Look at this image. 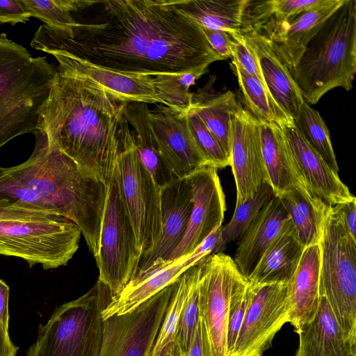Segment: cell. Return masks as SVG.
I'll return each instance as SVG.
<instances>
[{"label": "cell", "instance_id": "obj_11", "mask_svg": "<svg viewBox=\"0 0 356 356\" xmlns=\"http://www.w3.org/2000/svg\"><path fill=\"white\" fill-rule=\"evenodd\" d=\"M175 282L134 311L104 320V336L99 356H149Z\"/></svg>", "mask_w": 356, "mask_h": 356}, {"label": "cell", "instance_id": "obj_24", "mask_svg": "<svg viewBox=\"0 0 356 356\" xmlns=\"http://www.w3.org/2000/svg\"><path fill=\"white\" fill-rule=\"evenodd\" d=\"M295 330L299 338L295 356H356V344L346 339L323 296L313 318Z\"/></svg>", "mask_w": 356, "mask_h": 356}, {"label": "cell", "instance_id": "obj_20", "mask_svg": "<svg viewBox=\"0 0 356 356\" xmlns=\"http://www.w3.org/2000/svg\"><path fill=\"white\" fill-rule=\"evenodd\" d=\"M343 0H326L325 3L288 20L269 18L261 26L253 29L270 39L282 58L291 69L297 63L309 40Z\"/></svg>", "mask_w": 356, "mask_h": 356}, {"label": "cell", "instance_id": "obj_14", "mask_svg": "<svg viewBox=\"0 0 356 356\" xmlns=\"http://www.w3.org/2000/svg\"><path fill=\"white\" fill-rule=\"evenodd\" d=\"M193 199L189 177L175 179L161 188L160 234L152 249L141 257L132 280L170 262L171 257L186 234L193 209Z\"/></svg>", "mask_w": 356, "mask_h": 356}, {"label": "cell", "instance_id": "obj_47", "mask_svg": "<svg viewBox=\"0 0 356 356\" xmlns=\"http://www.w3.org/2000/svg\"><path fill=\"white\" fill-rule=\"evenodd\" d=\"M341 216V220L348 233L355 238L356 232V199L333 206Z\"/></svg>", "mask_w": 356, "mask_h": 356}, {"label": "cell", "instance_id": "obj_40", "mask_svg": "<svg viewBox=\"0 0 356 356\" xmlns=\"http://www.w3.org/2000/svg\"><path fill=\"white\" fill-rule=\"evenodd\" d=\"M250 297V282L245 277L235 287L229 301L227 326V356L233 355Z\"/></svg>", "mask_w": 356, "mask_h": 356}, {"label": "cell", "instance_id": "obj_36", "mask_svg": "<svg viewBox=\"0 0 356 356\" xmlns=\"http://www.w3.org/2000/svg\"><path fill=\"white\" fill-rule=\"evenodd\" d=\"M31 17L52 27H68L75 24L73 13L91 4L92 0H22Z\"/></svg>", "mask_w": 356, "mask_h": 356}, {"label": "cell", "instance_id": "obj_49", "mask_svg": "<svg viewBox=\"0 0 356 356\" xmlns=\"http://www.w3.org/2000/svg\"><path fill=\"white\" fill-rule=\"evenodd\" d=\"M8 298L9 287L0 279V322L8 329Z\"/></svg>", "mask_w": 356, "mask_h": 356}, {"label": "cell", "instance_id": "obj_12", "mask_svg": "<svg viewBox=\"0 0 356 356\" xmlns=\"http://www.w3.org/2000/svg\"><path fill=\"white\" fill-rule=\"evenodd\" d=\"M233 259L220 252L200 264V317L205 325L213 356H227V326L231 296L244 279Z\"/></svg>", "mask_w": 356, "mask_h": 356}, {"label": "cell", "instance_id": "obj_15", "mask_svg": "<svg viewBox=\"0 0 356 356\" xmlns=\"http://www.w3.org/2000/svg\"><path fill=\"white\" fill-rule=\"evenodd\" d=\"M147 118L161 154L177 178L211 166L191 134L185 111L161 104L149 108Z\"/></svg>", "mask_w": 356, "mask_h": 356}, {"label": "cell", "instance_id": "obj_41", "mask_svg": "<svg viewBox=\"0 0 356 356\" xmlns=\"http://www.w3.org/2000/svg\"><path fill=\"white\" fill-rule=\"evenodd\" d=\"M232 35L234 39L232 58L246 72L257 78L267 88L256 54L241 34Z\"/></svg>", "mask_w": 356, "mask_h": 356}, {"label": "cell", "instance_id": "obj_22", "mask_svg": "<svg viewBox=\"0 0 356 356\" xmlns=\"http://www.w3.org/2000/svg\"><path fill=\"white\" fill-rule=\"evenodd\" d=\"M256 54L267 88L283 112L293 120L304 99L275 43L256 29L241 34Z\"/></svg>", "mask_w": 356, "mask_h": 356}, {"label": "cell", "instance_id": "obj_16", "mask_svg": "<svg viewBox=\"0 0 356 356\" xmlns=\"http://www.w3.org/2000/svg\"><path fill=\"white\" fill-rule=\"evenodd\" d=\"M188 177L193 188V209L186 234L170 262L192 254L216 229L221 227L226 210L216 168L206 166Z\"/></svg>", "mask_w": 356, "mask_h": 356}, {"label": "cell", "instance_id": "obj_44", "mask_svg": "<svg viewBox=\"0 0 356 356\" xmlns=\"http://www.w3.org/2000/svg\"><path fill=\"white\" fill-rule=\"evenodd\" d=\"M31 15L22 0H0V22L25 23Z\"/></svg>", "mask_w": 356, "mask_h": 356}, {"label": "cell", "instance_id": "obj_34", "mask_svg": "<svg viewBox=\"0 0 356 356\" xmlns=\"http://www.w3.org/2000/svg\"><path fill=\"white\" fill-rule=\"evenodd\" d=\"M293 122L309 145L338 174L339 167L329 129L318 111L304 101L293 119Z\"/></svg>", "mask_w": 356, "mask_h": 356}, {"label": "cell", "instance_id": "obj_25", "mask_svg": "<svg viewBox=\"0 0 356 356\" xmlns=\"http://www.w3.org/2000/svg\"><path fill=\"white\" fill-rule=\"evenodd\" d=\"M268 184L274 195L295 188L308 190L280 126L258 121Z\"/></svg>", "mask_w": 356, "mask_h": 356}, {"label": "cell", "instance_id": "obj_1", "mask_svg": "<svg viewBox=\"0 0 356 356\" xmlns=\"http://www.w3.org/2000/svg\"><path fill=\"white\" fill-rule=\"evenodd\" d=\"M79 11L68 27L41 25L31 47L104 67L154 76L207 68L223 60L200 26L171 0H103Z\"/></svg>", "mask_w": 356, "mask_h": 356}, {"label": "cell", "instance_id": "obj_28", "mask_svg": "<svg viewBox=\"0 0 356 356\" xmlns=\"http://www.w3.org/2000/svg\"><path fill=\"white\" fill-rule=\"evenodd\" d=\"M215 78L193 93V111L212 132L230 159L232 127L234 114L241 107L232 91L216 92L213 88Z\"/></svg>", "mask_w": 356, "mask_h": 356}, {"label": "cell", "instance_id": "obj_27", "mask_svg": "<svg viewBox=\"0 0 356 356\" xmlns=\"http://www.w3.org/2000/svg\"><path fill=\"white\" fill-rule=\"evenodd\" d=\"M305 248L291 222L266 250L248 280L259 284H286L294 274Z\"/></svg>", "mask_w": 356, "mask_h": 356}, {"label": "cell", "instance_id": "obj_35", "mask_svg": "<svg viewBox=\"0 0 356 356\" xmlns=\"http://www.w3.org/2000/svg\"><path fill=\"white\" fill-rule=\"evenodd\" d=\"M207 71V68H198L181 73H161L152 76L161 104L179 111H186L193 99L189 88Z\"/></svg>", "mask_w": 356, "mask_h": 356}, {"label": "cell", "instance_id": "obj_48", "mask_svg": "<svg viewBox=\"0 0 356 356\" xmlns=\"http://www.w3.org/2000/svg\"><path fill=\"white\" fill-rule=\"evenodd\" d=\"M18 349L10 338L8 329L0 322V356H16Z\"/></svg>", "mask_w": 356, "mask_h": 356}, {"label": "cell", "instance_id": "obj_7", "mask_svg": "<svg viewBox=\"0 0 356 356\" xmlns=\"http://www.w3.org/2000/svg\"><path fill=\"white\" fill-rule=\"evenodd\" d=\"M320 247L319 296L324 297L345 337L356 344V239L330 206Z\"/></svg>", "mask_w": 356, "mask_h": 356}, {"label": "cell", "instance_id": "obj_37", "mask_svg": "<svg viewBox=\"0 0 356 356\" xmlns=\"http://www.w3.org/2000/svg\"><path fill=\"white\" fill-rule=\"evenodd\" d=\"M273 196L271 186L267 182H264L254 195L236 205L230 221L222 227L221 235L224 242L227 243L238 239L265 204Z\"/></svg>", "mask_w": 356, "mask_h": 356}, {"label": "cell", "instance_id": "obj_32", "mask_svg": "<svg viewBox=\"0 0 356 356\" xmlns=\"http://www.w3.org/2000/svg\"><path fill=\"white\" fill-rule=\"evenodd\" d=\"M198 265L189 268L175 282L169 303L149 356H174L180 352L176 343L177 326Z\"/></svg>", "mask_w": 356, "mask_h": 356}, {"label": "cell", "instance_id": "obj_30", "mask_svg": "<svg viewBox=\"0 0 356 356\" xmlns=\"http://www.w3.org/2000/svg\"><path fill=\"white\" fill-rule=\"evenodd\" d=\"M175 7L200 26L231 34L245 31L248 0H171Z\"/></svg>", "mask_w": 356, "mask_h": 356}, {"label": "cell", "instance_id": "obj_29", "mask_svg": "<svg viewBox=\"0 0 356 356\" xmlns=\"http://www.w3.org/2000/svg\"><path fill=\"white\" fill-rule=\"evenodd\" d=\"M148 104L143 102H128L124 114L132 127L131 134L139 161L160 188L177 177L163 159L152 131L147 118Z\"/></svg>", "mask_w": 356, "mask_h": 356}, {"label": "cell", "instance_id": "obj_42", "mask_svg": "<svg viewBox=\"0 0 356 356\" xmlns=\"http://www.w3.org/2000/svg\"><path fill=\"white\" fill-rule=\"evenodd\" d=\"M326 0H270V17L278 21L288 20L312 10Z\"/></svg>", "mask_w": 356, "mask_h": 356}, {"label": "cell", "instance_id": "obj_18", "mask_svg": "<svg viewBox=\"0 0 356 356\" xmlns=\"http://www.w3.org/2000/svg\"><path fill=\"white\" fill-rule=\"evenodd\" d=\"M51 55L56 58L58 67L121 100L147 104H161L152 76L118 71L65 54Z\"/></svg>", "mask_w": 356, "mask_h": 356}, {"label": "cell", "instance_id": "obj_19", "mask_svg": "<svg viewBox=\"0 0 356 356\" xmlns=\"http://www.w3.org/2000/svg\"><path fill=\"white\" fill-rule=\"evenodd\" d=\"M281 128L309 191L330 206H335L355 197L348 188L309 145L293 124L289 121Z\"/></svg>", "mask_w": 356, "mask_h": 356}, {"label": "cell", "instance_id": "obj_13", "mask_svg": "<svg viewBox=\"0 0 356 356\" xmlns=\"http://www.w3.org/2000/svg\"><path fill=\"white\" fill-rule=\"evenodd\" d=\"M286 323V284L250 282V301L232 356H261Z\"/></svg>", "mask_w": 356, "mask_h": 356}, {"label": "cell", "instance_id": "obj_50", "mask_svg": "<svg viewBox=\"0 0 356 356\" xmlns=\"http://www.w3.org/2000/svg\"><path fill=\"white\" fill-rule=\"evenodd\" d=\"M175 356H182L181 353H179L178 354L175 355Z\"/></svg>", "mask_w": 356, "mask_h": 356}, {"label": "cell", "instance_id": "obj_2", "mask_svg": "<svg viewBox=\"0 0 356 356\" xmlns=\"http://www.w3.org/2000/svg\"><path fill=\"white\" fill-rule=\"evenodd\" d=\"M37 131L108 186L120 150L128 102L57 67Z\"/></svg>", "mask_w": 356, "mask_h": 356}, {"label": "cell", "instance_id": "obj_23", "mask_svg": "<svg viewBox=\"0 0 356 356\" xmlns=\"http://www.w3.org/2000/svg\"><path fill=\"white\" fill-rule=\"evenodd\" d=\"M291 222L280 200L274 195L238 238L233 260L243 276L249 277L266 250Z\"/></svg>", "mask_w": 356, "mask_h": 356}, {"label": "cell", "instance_id": "obj_4", "mask_svg": "<svg viewBox=\"0 0 356 356\" xmlns=\"http://www.w3.org/2000/svg\"><path fill=\"white\" fill-rule=\"evenodd\" d=\"M289 71L308 104H316L335 88H353L356 72L355 0H343Z\"/></svg>", "mask_w": 356, "mask_h": 356}, {"label": "cell", "instance_id": "obj_26", "mask_svg": "<svg viewBox=\"0 0 356 356\" xmlns=\"http://www.w3.org/2000/svg\"><path fill=\"white\" fill-rule=\"evenodd\" d=\"M320 247H306L298 266L286 284L289 323L295 329L314 316L319 303Z\"/></svg>", "mask_w": 356, "mask_h": 356}, {"label": "cell", "instance_id": "obj_38", "mask_svg": "<svg viewBox=\"0 0 356 356\" xmlns=\"http://www.w3.org/2000/svg\"><path fill=\"white\" fill-rule=\"evenodd\" d=\"M200 264L193 277L186 302L179 318L176 334V343L182 356H186L195 329L200 317Z\"/></svg>", "mask_w": 356, "mask_h": 356}, {"label": "cell", "instance_id": "obj_21", "mask_svg": "<svg viewBox=\"0 0 356 356\" xmlns=\"http://www.w3.org/2000/svg\"><path fill=\"white\" fill-rule=\"evenodd\" d=\"M202 248L188 256L180 257L145 275L131 280L102 312L104 320L114 315L129 313L163 289L174 283L186 270L209 258Z\"/></svg>", "mask_w": 356, "mask_h": 356}, {"label": "cell", "instance_id": "obj_33", "mask_svg": "<svg viewBox=\"0 0 356 356\" xmlns=\"http://www.w3.org/2000/svg\"><path fill=\"white\" fill-rule=\"evenodd\" d=\"M231 67L237 77L250 113L258 121L275 123L279 126L293 121L280 108L268 90L254 76L246 72L232 58Z\"/></svg>", "mask_w": 356, "mask_h": 356}, {"label": "cell", "instance_id": "obj_10", "mask_svg": "<svg viewBox=\"0 0 356 356\" xmlns=\"http://www.w3.org/2000/svg\"><path fill=\"white\" fill-rule=\"evenodd\" d=\"M95 258L99 271L98 280L114 296L134 278L141 258L132 224L120 195L115 169L107 186L99 250Z\"/></svg>", "mask_w": 356, "mask_h": 356}, {"label": "cell", "instance_id": "obj_8", "mask_svg": "<svg viewBox=\"0 0 356 356\" xmlns=\"http://www.w3.org/2000/svg\"><path fill=\"white\" fill-rule=\"evenodd\" d=\"M81 232L72 220L54 215L0 220V254L45 270L65 266L79 248Z\"/></svg>", "mask_w": 356, "mask_h": 356}, {"label": "cell", "instance_id": "obj_39", "mask_svg": "<svg viewBox=\"0 0 356 356\" xmlns=\"http://www.w3.org/2000/svg\"><path fill=\"white\" fill-rule=\"evenodd\" d=\"M185 112L191 134L209 165L216 169L230 165L229 156L212 132L190 109Z\"/></svg>", "mask_w": 356, "mask_h": 356}, {"label": "cell", "instance_id": "obj_3", "mask_svg": "<svg viewBox=\"0 0 356 356\" xmlns=\"http://www.w3.org/2000/svg\"><path fill=\"white\" fill-rule=\"evenodd\" d=\"M35 135V147L27 161L0 166V203L68 218L79 227L95 257L107 186L49 144L42 134Z\"/></svg>", "mask_w": 356, "mask_h": 356}, {"label": "cell", "instance_id": "obj_46", "mask_svg": "<svg viewBox=\"0 0 356 356\" xmlns=\"http://www.w3.org/2000/svg\"><path fill=\"white\" fill-rule=\"evenodd\" d=\"M45 211L33 210L0 203V220L13 218H42L54 216Z\"/></svg>", "mask_w": 356, "mask_h": 356}, {"label": "cell", "instance_id": "obj_6", "mask_svg": "<svg viewBox=\"0 0 356 356\" xmlns=\"http://www.w3.org/2000/svg\"><path fill=\"white\" fill-rule=\"evenodd\" d=\"M113 297L98 280L87 293L57 307L47 323L40 325L26 356H99L104 330L102 312Z\"/></svg>", "mask_w": 356, "mask_h": 356}, {"label": "cell", "instance_id": "obj_17", "mask_svg": "<svg viewBox=\"0 0 356 356\" xmlns=\"http://www.w3.org/2000/svg\"><path fill=\"white\" fill-rule=\"evenodd\" d=\"M230 166L236 187V204L254 195L268 181L257 120L241 107L231 120Z\"/></svg>", "mask_w": 356, "mask_h": 356}, {"label": "cell", "instance_id": "obj_9", "mask_svg": "<svg viewBox=\"0 0 356 356\" xmlns=\"http://www.w3.org/2000/svg\"><path fill=\"white\" fill-rule=\"evenodd\" d=\"M115 172L142 257L154 245L160 234L161 188L138 159L125 114L120 127Z\"/></svg>", "mask_w": 356, "mask_h": 356}, {"label": "cell", "instance_id": "obj_31", "mask_svg": "<svg viewBox=\"0 0 356 356\" xmlns=\"http://www.w3.org/2000/svg\"><path fill=\"white\" fill-rule=\"evenodd\" d=\"M277 197L289 215L300 243L305 248L318 244L330 205L306 189L295 188Z\"/></svg>", "mask_w": 356, "mask_h": 356}, {"label": "cell", "instance_id": "obj_5", "mask_svg": "<svg viewBox=\"0 0 356 356\" xmlns=\"http://www.w3.org/2000/svg\"><path fill=\"white\" fill-rule=\"evenodd\" d=\"M58 69L46 57L0 35V147L20 135L37 132L40 108Z\"/></svg>", "mask_w": 356, "mask_h": 356}, {"label": "cell", "instance_id": "obj_45", "mask_svg": "<svg viewBox=\"0 0 356 356\" xmlns=\"http://www.w3.org/2000/svg\"><path fill=\"white\" fill-rule=\"evenodd\" d=\"M186 356H213L207 332L201 317L195 329Z\"/></svg>", "mask_w": 356, "mask_h": 356}, {"label": "cell", "instance_id": "obj_43", "mask_svg": "<svg viewBox=\"0 0 356 356\" xmlns=\"http://www.w3.org/2000/svg\"><path fill=\"white\" fill-rule=\"evenodd\" d=\"M200 28L211 47L223 60L232 58L234 39L231 33L221 30Z\"/></svg>", "mask_w": 356, "mask_h": 356}]
</instances>
